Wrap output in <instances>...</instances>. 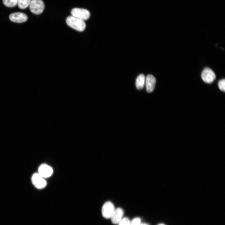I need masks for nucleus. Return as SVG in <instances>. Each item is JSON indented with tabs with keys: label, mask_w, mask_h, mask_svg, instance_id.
I'll use <instances>...</instances> for the list:
<instances>
[{
	"label": "nucleus",
	"mask_w": 225,
	"mask_h": 225,
	"mask_svg": "<svg viewBox=\"0 0 225 225\" xmlns=\"http://www.w3.org/2000/svg\"><path fill=\"white\" fill-rule=\"evenodd\" d=\"M66 22L69 27L79 32L83 31L86 28L83 20L72 16L67 18Z\"/></svg>",
	"instance_id": "1"
},
{
	"label": "nucleus",
	"mask_w": 225,
	"mask_h": 225,
	"mask_svg": "<svg viewBox=\"0 0 225 225\" xmlns=\"http://www.w3.org/2000/svg\"><path fill=\"white\" fill-rule=\"evenodd\" d=\"M29 6L31 12L36 15L41 14L45 7L44 3L42 0H32Z\"/></svg>",
	"instance_id": "2"
},
{
	"label": "nucleus",
	"mask_w": 225,
	"mask_h": 225,
	"mask_svg": "<svg viewBox=\"0 0 225 225\" xmlns=\"http://www.w3.org/2000/svg\"><path fill=\"white\" fill-rule=\"evenodd\" d=\"M72 16L83 20L88 19L90 16V13L87 10L83 8H75L71 11Z\"/></svg>",
	"instance_id": "3"
},
{
	"label": "nucleus",
	"mask_w": 225,
	"mask_h": 225,
	"mask_svg": "<svg viewBox=\"0 0 225 225\" xmlns=\"http://www.w3.org/2000/svg\"><path fill=\"white\" fill-rule=\"evenodd\" d=\"M115 209L113 203L110 201H107L104 204L102 207V216L105 218H110Z\"/></svg>",
	"instance_id": "4"
},
{
	"label": "nucleus",
	"mask_w": 225,
	"mask_h": 225,
	"mask_svg": "<svg viewBox=\"0 0 225 225\" xmlns=\"http://www.w3.org/2000/svg\"><path fill=\"white\" fill-rule=\"evenodd\" d=\"M216 78L214 72L210 68H206L203 70L201 74L202 80L208 83L212 82Z\"/></svg>",
	"instance_id": "5"
},
{
	"label": "nucleus",
	"mask_w": 225,
	"mask_h": 225,
	"mask_svg": "<svg viewBox=\"0 0 225 225\" xmlns=\"http://www.w3.org/2000/svg\"><path fill=\"white\" fill-rule=\"evenodd\" d=\"M31 180L33 184L38 189H42L46 185L47 182L44 178L38 173L34 174L32 176Z\"/></svg>",
	"instance_id": "6"
},
{
	"label": "nucleus",
	"mask_w": 225,
	"mask_h": 225,
	"mask_svg": "<svg viewBox=\"0 0 225 225\" xmlns=\"http://www.w3.org/2000/svg\"><path fill=\"white\" fill-rule=\"evenodd\" d=\"M9 18L12 21L19 23L26 22L28 18L25 14L21 12H16L11 14Z\"/></svg>",
	"instance_id": "7"
},
{
	"label": "nucleus",
	"mask_w": 225,
	"mask_h": 225,
	"mask_svg": "<svg viewBox=\"0 0 225 225\" xmlns=\"http://www.w3.org/2000/svg\"><path fill=\"white\" fill-rule=\"evenodd\" d=\"M38 170V173L44 178L50 177L53 172L52 168L45 164L41 165Z\"/></svg>",
	"instance_id": "8"
},
{
	"label": "nucleus",
	"mask_w": 225,
	"mask_h": 225,
	"mask_svg": "<svg viewBox=\"0 0 225 225\" xmlns=\"http://www.w3.org/2000/svg\"><path fill=\"white\" fill-rule=\"evenodd\" d=\"M124 212L120 208L115 209L110 218L112 222L114 224H118L122 218Z\"/></svg>",
	"instance_id": "9"
},
{
	"label": "nucleus",
	"mask_w": 225,
	"mask_h": 225,
	"mask_svg": "<svg viewBox=\"0 0 225 225\" xmlns=\"http://www.w3.org/2000/svg\"><path fill=\"white\" fill-rule=\"evenodd\" d=\"M156 79L152 75H148L145 78V83L147 91L148 92H151L154 90Z\"/></svg>",
	"instance_id": "10"
},
{
	"label": "nucleus",
	"mask_w": 225,
	"mask_h": 225,
	"mask_svg": "<svg viewBox=\"0 0 225 225\" xmlns=\"http://www.w3.org/2000/svg\"><path fill=\"white\" fill-rule=\"evenodd\" d=\"M145 78L144 74H140L137 78L136 81V86L138 90L142 89L145 84Z\"/></svg>",
	"instance_id": "11"
},
{
	"label": "nucleus",
	"mask_w": 225,
	"mask_h": 225,
	"mask_svg": "<svg viewBox=\"0 0 225 225\" xmlns=\"http://www.w3.org/2000/svg\"><path fill=\"white\" fill-rule=\"evenodd\" d=\"M31 0H18V5L19 8L24 9L30 5Z\"/></svg>",
	"instance_id": "12"
},
{
	"label": "nucleus",
	"mask_w": 225,
	"mask_h": 225,
	"mask_svg": "<svg viewBox=\"0 0 225 225\" xmlns=\"http://www.w3.org/2000/svg\"><path fill=\"white\" fill-rule=\"evenodd\" d=\"M18 0H3V4L8 7H13L18 4Z\"/></svg>",
	"instance_id": "13"
},
{
	"label": "nucleus",
	"mask_w": 225,
	"mask_h": 225,
	"mask_svg": "<svg viewBox=\"0 0 225 225\" xmlns=\"http://www.w3.org/2000/svg\"><path fill=\"white\" fill-rule=\"evenodd\" d=\"M118 225H131V222L127 217L122 218L118 224Z\"/></svg>",
	"instance_id": "14"
},
{
	"label": "nucleus",
	"mask_w": 225,
	"mask_h": 225,
	"mask_svg": "<svg viewBox=\"0 0 225 225\" xmlns=\"http://www.w3.org/2000/svg\"><path fill=\"white\" fill-rule=\"evenodd\" d=\"M218 86L219 89L222 91H225V80L222 79L218 82Z\"/></svg>",
	"instance_id": "15"
},
{
	"label": "nucleus",
	"mask_w": 225,
	"mask_h": 225,
	"mask_svg": "<svg viewBox=\"0 0 225 225\" xmlns=\"http://www.w3.org/2000/svg\"><path fill=\"white\" fill-rule=\"evenodd\" d=\"M141 223V220L139 217L134 218L131 222V225H139Z\"/></svg>",
	"instance_id": "16"
},
{
	"label": "nucleus",
	"mask_w": 225,
	"mask_h": 225,
	"mask_svg": "<svg viewBox=\"0 0 225 225\" xmlns=\"http://www.w3.org/2000/svg\"><path fill=\"white\" fill-rule=\"evenodd\" d=\"M139 225H149L148 224L145 223H141Z\"/></svg>",
	"instance_id": "17"
},
{
	"label": "nucleus",
	"mask_w": 225,
	"mask_h": 225,
	"mask_svg": "<svg viewBox=\"0 0 225 225\" xmlns=\"http://www.w3.org/2000/svg\"><path fill=\"white\" fill-rule=\"evenodd\" d=\"M158 225H165V224H160Z\"/></svg>",
	"instance_id": "18"
}]
</instances>
